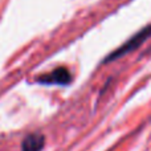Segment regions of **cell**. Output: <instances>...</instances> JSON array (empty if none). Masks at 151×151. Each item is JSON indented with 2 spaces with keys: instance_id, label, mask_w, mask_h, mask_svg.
<instances>
[{
  "instance_id": "obj_1",
  "label": "cell",
  "mask_w": 151,
  "mask_h": 151,
  "mask_svg": "<svg viewBox=\"0 0 151 151\" xmlns=\"http://www.w3.org/2000/svg\"><path fill=\"white\" fill-rule=\"evenodd\" d=\"M150 36H151V25L143 28L141 32H138L135 36L131 37L129 41H126L122 47H119L117 50H114L111 55L107 56L106 60H105V63H107V61H114V60H117V58L122 57V56L127 55L129 52H133L134 49H137V48L141 47V45L143 44Z\"/></svg>"
},
{
  "instance_id": "obj_3",
  "label": "cell",
  "mask_w": 151,
  "mask_h": 151,
  "mask_svg": "<svg viewBox=\"0 0 151 151\" xmlns=\"http://www.w3.org/2000/svg\"><path fill=\"white\" fill-rule=\"evenodd\" d=\"M45 143V138L42 134L33 133L24 138L21 143V151H41Z\"/></svg>"
},
{
  "instance_id": "obj_2",
  "label": "cell",
  "mask_w": 151,
  "mask_h": 151,
  "mask_svg": "<svg viewBox=\"0 0 151 151\" xmlns=\"http://www.w3.org/2000/svg\"><path fill=\"white\" fill-rule=\"evenodd\" d=\"M72 81V74L66 68H57L50 73L42 76L37 80V82L44 85H68Z\"/></svg>"
}]
</instances>
